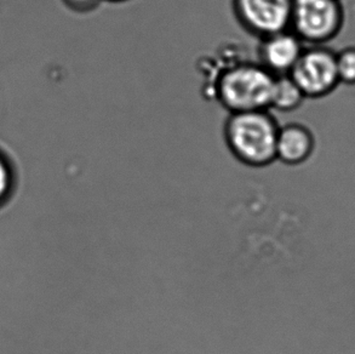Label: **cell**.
<instances>
[{
  "label": "cell",
  "instance_id": "6",
  "mask_svg": "<svg viewBox=\"0 0 355 354\" xmlns=\"http://www.w3.org/2000/svg\"><path fill=\"white\" fill-rule=\"evenodd\" d=\"M306 45L293 31L270 34L259 39V61L274 77L290 74Z\"/></svg>",
  "mask_w": 355,
  "mask_h": 354
},
{
  "label": "cell",
  "instance_id": "3",
  "mask_svg": "<svg viewBox=\"0 0 355 354\" xmlns=\"http://www.w3.org/2000/svg\"><path fill=\"white\" fill-rule=\"evenodd\" d=\"M343 24L341 0H293L290 31L304 45H325L341 33Z\"/></svg>",
  "mask_w": 355,
  "mask_h": 354
},
{
  "label": "cell",
  "instance_id": "2",
  "mask_svg": "<svg viewBox=\"0 0 355 354\" xmlns=\"http://www.w3.org/2000/svg\"><path fill=\"white\" fill-rule=\"evenodd\" d=\"M272 73L259 62H236L218 72L214 95L230 113L269 110L273 91Z\"/></svg>",
  "mask_w": 355,
  "mask_h": 354
},
{
  "label": "cell",
  "instance_id": "8",
  "mask_svg": "<svg viewBox=\"0 0 355 354\" xmlns=\"http://www.w3.org/2000/svg\"><path fill=\"white\" fill-rule=\"evenodd\" d=\"M304 100L306 96L303 95L301 89L288 74L275 77L269 110H275L282 113H290L298 110Z\"/></svg>",
  "mask_w": 355,
  "mask_h": 354
},
{
  "label": "cell",
  "instance_id": "12",
  "mask_svg": "<svg viewBox=\"0 0 355 354\" xmlns=\"http://www.w3.org/2000/svg\"><path fill=\"white\" fill-rule=\"evenodd\" d=\"M102 1H110V3H124V1H128V0H102Z\"/></svg>",
  "mask_w": 355,
  "mask_h": 354
},
{
  "label": "cell",
  "instance_id": "11",
  "mask_svg": "<svg viewBox=\"0 0 355 354\" xmlns=\"http://www.w3.org/2000/svg\"><path fill=\"white\" fill-rule=\"evenodd\" d=\"M68 8L77 12H90L101 4L102 0H63Z\"/></svg>",
  "mask_w": 355,
  "mask_h": 354
},
{
  "label": "cell",
  "instance_id": "5",
  "mask_svg": "<svg viewBox=\"0 0 355 354\" xmlns=\"http://www.w3.org/2000/svg\"><path fill=\"white\" fill-rule=\"evenodd\" d=\"M240 26L259 39L290 29L293 0H232Z\"/></svg>",
  "mask_w": 355,
  "mask_h": 354
},
{
  "label": "cell",
  "instance_id": "1",
  "mask_svg": "<svg viewBox=\"0 0 355 354\" xmlns=\"http://www.w3.org/2000/svg\"><path fill=\"white\" fill-rule=\"evenodd\" d=\"M277 119L268 110L230 113L225 141L236 160L250 168H264L277 160Z\"/></svg>",
  "mask_w": 355,
  "mask_h": 354
},
{
  "label": "cell",
  "instance_id": "4",
  "mask_svg": "<svg viewBox=\"0 0 355 354\" xmlns=\"http://www.w3.org/2000/svg\"><path fill=\"white\" fill-rule=\"evenodd\" d=\"M306 99H322L341 84L337 73L336 53L324 45L306 47L288 74Z\"/></svg>",
  "mask_w": 355,
  "mask_h": 354
},
{
  "label": "cell",
  "instance_id": "7",
  "mask_svg": "<svg viewBox=\"0 0 355 354\" xmlns=\"http://www.w3.org/2000/svg\"><path fill=\"white\" fill-rule=\"evenodd\" d=\"M315 149V137L306 125L290 123L279 128L277 160L291 167L306 163Z\"/></svg>",
  "mask_w": 355,
  "mask_h": 354
},
{
  "label": "cell",
  "instance_id": "9",
  "mask_svg": "<svg viewBox=\"0 0 355 354\" xmlns=\"http://www.w3.org/2000/svg\"><path fill=\"white\" fill-rule=\"evenodd\" d=\"M337 73L340 83L355 85V47H348L336 53Z\"/></svg>",
  "mask_w": 355,
  "mask_h": 354
},
{
  "label": "cell",
  "instance_id": "10",
  "mask_svg": "<svg viewBox=\"0 0 355 354\" xmlns=\"http://www.w3.org/2000/svg\"><path fill=\"white\" fill-rule=\"evenodd\" d=\"M14 173L9 162L0 154V206L9 201L14 191Z\"/></svg>",
  "mask_w": 355,
  "mask_h": 354
}]
</instances>
